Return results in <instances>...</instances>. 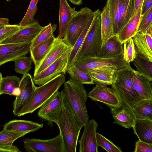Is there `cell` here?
<instances>
[{
    "instance_id": "cell-45",
    "label": "cell",
    "mask_w": 152,
    "mask_h": 152,
    "mask_svg": "<svg viewBox=\"0 0 152 152\" xmlns=\"http://www.w3.org/2000/svg\"><path fill=\"white\" fill-rule=\"evenodd\" d=\"M143 1V0H134V8L132 17L137 12L138 9L142 5Z\"/></svg>"
},
{
    "instance_id": "cell-9",
    "label": "cell",
    "mask_w": 152,
    "mask_h": 152,
    "mask_svg": "<svg viewBox=\"0 0 152 152\" xmlns=\"http://www.w3.org/2000/svg\"><path fill=\"white\" fill-rule=\"evenodd\" d=\"M72 48L64 52L59 58L35 76L33 80L35 84L40 86L61 74H65L69 56Z\"/></svg>"
},
{
    "instance_id": "cell-8",
    "label": "cell",
    "mask_w": 152,
    "mask_h": 152,
    "mask_svg": "<svg viewBox=\"0 0 152 152\" xmlns=\"http://www.w3.org/2000/svg\"><path fill=\"white\" fill-rule=\"evenodd\" d=\"M92 10L87 7H83L75 13L72 19L64 41L72 48L83 31Z\"/></svg>"
},
{
    "instance_id": "cell-12",
    "label": "cell",
    "mask_w": 152,
    "mask_h": 152,
    "mask_svg": "<svg viewBox=\"0 0 152 152\" xmlns=\"http://www.w3.org/2000/svg\"><path fill=\"white\" fill-rule=\"evenodd\" d=\"M31 75L29 73L23 75L19 87L20 92L13 102V113L17 116L18 114L31 98L36 88Z\"/></svg>"
},
{
    "instance_id": "cell-17",
    "label": "cell",
    "mask_w": 152,
    "mask_h": 152,
    "mask_svg": "<svg viewBox=\"0 0 152 152\" xmlns=\"http://www.w3.org/2000/svg\"><path fill=\"white\" fill-rule=\"evenodd\" d=\"M88 96L92 100L103 103L110 107H117L121 104L115 91L107 86L96 85Z\"/></svg>"
},
{
    "instance_id": "cell-42",
    "label": "cell",
    "mask_w": 152,
    "mask_h": 152,
    "mask_svg": "<svg viewBox=\"0 0 152 152\" xmlns=\"http://www.w3.org/2000/svg\"><path fill=\"white\" fill-rule=\"evenodd\" d=\"M134 152H152V144H149L140 140L135 144Z\"/></svg>"
},
{
    "instance_id": "cell-29",
    "label": "cell",
    "mask_w": 152,
    "mask_h": 152,
    "mask_svg": "<svg viewBox=\"0 0 152 152\" xmlns=\"http://www.w3.org/2000/svg\"><path fill=\"white\" fill-rule=\"evenodd\" d=\"M100 19L102 46L109 39L113 36L112 20L106 4L101 13Z\"/></svg>"
},
{
    "instance_id": "cell-19",
    "label": "cell",
    "mask_w": 152,
    "mask_h": 152,
    "mask_svg": "<svg viewBox=\"0 0 152 152\" xmlns=\"http://www.w3.org/2000/svg\"><path fill=\"white\" fill-rule=\"evenodd\" d=\"M115 66L107 67L87 71L96 85L107 86L112 85L115 81L116 72L119 69Z\"/></svg>"
},
{
    "instance_id": "cell-18",
    "label": "cell",
    "mask_w": 152,
    "mask_h": 152,
    "mask_svg": "<svg viewBox=\"0 0 152 152\" xmlns=\"http://www.w3.org/2000/svg\"><path fill=\"white\" fill-rule=\"evenodd\" d=\"M152 27L145 32L138 31L132 38L137 54L152 61Z\"/></svg>"
},
{
    "instance_id": "cell-16",
    "label": "cell",
    "mask_w": 152,
    "mask_h": 152,
    "mask_svg": "<svg viewBox=\"0 0 152 152\" xmlns=\"http://www.w3.org/2000/svg\"><path fill=\"white\" fill-rule=\"evenodd\" d=\"M71 48L67 45L62 39H59L58 37H55L48 52L38 65L35 67L34 76L43 71Z\"/></svg>"
},
{
    "instance_id": "cell-5",
    "label": "cell",
    "mask_w": 152,
    "mask_h": 152,
    "mask_svg": "<svg viewBox=\"0 0 152 152\" xmlns=\"http://www.w3.org/2000/svg\"><path fill=\"white\" fill-rule=\"evenodd\" d=\"M106 4L112 20L113 35H117L132 17L134 0H107Z\"/></svg>"
},
{
    "instance_id": "cell-44",
    "label": "cell",
    "mask_w": 152,
    "mask_h": 152,
    "mask_svg": "<svg viewBox=\"0 0 152 152\" xmlns=\"http://www.w3.org/2000/svg\"><path fill=\"white\" fill-rule=\"evenodd\" d=\"M19 150L15 146L11 145L0 147V152H19Z\"/></svg>"
},
{
    "instance_id": "cell-37",
    "label": "cell",
    "mask_w": 152,
    "mask_h": 152,
    "mask_svg": "<svg viewBox=\"0 0 152 152\" xmlns=\"http://www.w3.org/2000/svg\"><path fill=\"white\" fill-rule=\"evenodd\" d=\"M123 45L124 58L127 63L130 64L134 61L137 55L132 38L127 40Z\"/></svg>"
},
{
    "instance_id": "cell-2",
    "label": "cell",
    "mask_w": 152,
    "mask_h": 152,
    "mask_svg": "<svg viewBox=\"0 0 152 152\" xmlns=\"http://www.w3.org/2000/svg\"><path fill=\"white\" fill-rule=\"evenodd\" d=\"M134 70L130 64L128 63L125 67L118 70L115 81L111 85L118 96L121 104L132 109L142 100L135 90L132 83Z\"/></svg>"
},
{
    "instance_id": "cell-34",
    "label": "cell",
    "mask_w": 152,
    "mask_h": 152,
    "mask_svg": "<svg viewBox=\"0 0 152 152\" xmlns=\"http://www.w3.org/2000/svg\"><path fill=\"white\" fill-rule=\"evenodd\" d=\"M27 134L26 132L9 131L3 129L0 132V147L12 145L16 140Z\"/></svg>"
},
{
    "instance_id": "cell-10",
    "label": "cell",
    "mask_w": 152,
    "mask_h": 152,
    "mask_svg": "<svg viewBox=\"0 0 152 152\" xmlns=\"http://www.w3.org/2000/svg\"><path fill=\"white\" fill-rule=\"evenodd\" d=\"M63 106L61 93L57 91L40 106L37 115L52 126L59 118Z\"/></svg>"
},
{
    "instance_id": "cell-26",
    "label": "cell",
    "mask_w": 152,
    "mask_h": 152,
    "mask_svg": "<svg viewBox=\"0 0 152 152\" xmlns=\"http://www.w3.org/2000/svg\"><path fill=\"white\" fill-rule=\"evenodd\" d=\"M132 128L139 140L152 144V120L136 118Z\"/></svg>"
},
{
    "instance_id": "cell-13",
    "label": "cell",
    "mask_w": 152,
    "mask_h": 152,
    "mask_svg": "<svg viewBox=\"0 0 152 152\" xmlns=\"http://www.w3.org/2000/svg\"><path fill=\"white\" fill-rule=\"evenodd\" d=\"M32 42L0 44V66L25 56L30 52Z\"/></svg>"
},
{
    "instance_id": "cell-32",
    "label": "cell",
    "mask_w": 152,
    "mask_h": 152,
    "mask_svg": "<svg viewBox=\"0 0 152 152\" xmlns=\"http://www.w3.org/2000/svg\"><path fill=\"white\" fill-rule=\"evenodd\" d=\"M133 62L137 71L152 79V61L143 56L137 55Z\"/></svg>"
},
{
    "instance_id": "cell-31",
    "label": "cell",
    "mask_w": 152,
    "mask_h": 152,
    "mask_svg": "<svg viewBox=\"0 0 152 152\" xmlns=\"http://www.w3.org/2000/svg\"><path fill=\"white\" fill-rule=\"evenodd\" d=\"M132 110L136 118L152 120V98L142 99Z\"/></svg>"
},
{
    "instance_id": "cell-43",
    "label": "cell",
    "mask_w": 152,
    "mask_h": 152,
    "mask_svg": "<svg viewBox=\"0 0 152 152\" xmlns=\"http://www.w3.org/2000/svg\"><path fill=\"white\" fill-rule=\"evenodd\" d=\"M152 7V0H143L141 10V16Z\"/></svg>"
},
{
    "instance_id": "cell-14",
    "label": "cell",
    "mask_w": 152,
    "mask_h": 152,
    "mask_svg": "<svg viewBox=\"0 0 152 152\" xmlns=\"http://www.w3.org/2000/svg\"><path fill=\"white\" fill-rule=\"evenodd\" d=\"M20 29L13 35L4 40L0 44L17 43L32 42L43 26L34 20L28 24L20 26Z\"/></svg>"
},
{
    "instance_id": "cell-41",
    "label": "cell",
    "mask_w": 152,
    "mask_h": 152,
    "mask_svg": "<svg viewBox=\"0 0 152 152\" xmlns=\"http://www.w3.org/2000/svg\"><path fill=\"white\" fill-rule=\"evenodd\" d=\"M20 27L18 25H8L0 30V42L17 31Z\"/></svg>"
},
{
    "instance_id": "cell-49",
    "label": "cell",
    "mask_w": 152,
    "mask_h": 152,
    "mask_svg": "<svg viewBox=\"0 0 152 152\" xmlns=\"http://www.w3.org/2000/svg\"><path fill=\"white\" fill-rule=\"evenodd\" d=\"M6 25H0V30L3 28Z\"/></svg>"
},
{
    "instance_id": "cell-46",
    "label": "cell",
    "mask_w": 152,
    "mask_h": 152,
    "mask_svg": "<svg viewBox=\"0 0 152 152\" xmlns=\"http://www.w3.org/2000/svg\"><path fill=\"white\" fill-rule=\"evenodd\" d=\"M9 20L7 18H0V25H9Z\"/></svg>"
},
{
    "instance_id": "cell-27",
    "label": "cell",
    "mask_w": 152,
    "mask_h": 152,
    "mask_svg": "<svg viewBox=\"0 0 152 152\" xmlns=\"http://www.w3.org/2000/svg\"><path fill=\"white\" fill-rule=\"evenodd\" d=\"M43 124L25 120H14L10 121L4 126V129L9 131L26 132L35 131L43 127Z\"/></svg>"
},
{
    "instance_id": "cell-33",
    "label": "cell",
    "mask_w": 152,
    "mask_h": 152,
    "mask_svg": "<svg viewBox=\"0 0 152 152\" xmlns=\"http://www.w3.org/2000/svg\"><path fill=\"white\" fill-rule=\"evenodd\" d=\"M71 79H73L82 84H93L94 83L87 72H84L76 67L75 65L67 69Z\"/></svg>"
},
{
    "instance_id": "cell-24",
    "label": "cell",
    "mask_w": 152,
    "mask_h": 152,
    "mask_svg": "<svg viewBox=\"0 0 152 152\" xmlns=\"http://www.w3.org/2000/svg\"><path fill=\"white\" fill-rule=\"evenodd\" d=\"M123 44L117 35H114L109 39L101 46L96 57L111 58L117 56L123 53Z\"/></svg>"
},
{
    "instance_id": "cell-7",
    "label": "cell",
    "mask_w": 152,
    "mask_h": 152,
    "mask_svg": "<svg viewBox=\"0 0 152 152\" xmlns=\"http://www.w3.org/2000/svg\"><path fill=\"white\" fill-rule=\"evenodd\" d=\"M127 64L124 60L122 53L117 56L111 58L85 57L77 60L74 65L79 69L86 72L92 69L112 66L120 69L125 67Z\"/></svg>"
},
{
    "instance_id": "cell-28",
    "label": "cell",
    "mask_w": 152,
    "mask_h": 152,
    "mask_svg": "<svg viewBox=\"0 0 152 152\" xmlns=\"http://www.w3.org/2000/svg\"><path fill=\"white\" fill-rule=\"evenodd\" d=\"M54 35L40 43L35 47L30 48L31 57L36 67L44 58L50 49L55 40Z\"/></svg>"
},
{
    "instance_id": "cell-6",
    "label": "cell",
    "mask_w": 152,
    "mask_h": 152,
    "mask_svg": "<svg viewBox=\"0 0 152 152\" xmlns=\"http://www.w3.org/2000/svg\"><path fill=\"white\" fill-rule=\"evenodd\" d=\"M101 14L93 22L80 49L77 60L86 57L97 56L102 44Z\"/></svg>"
},
{
    "instance_id": "cell-36",
    "label": "cell",
    "mask_w": 152,
    "mask_h": 152,
    "mask_svg": "<svg viewBox=\"0 0 152 152\" xmlns=\"http://www.w3.org/2000/svg\"><path fill=\"white\" fill-rule=\"evenodd\" d=\"M15 70L23 75L28 73L31 68L32 61L31 57L21 56L15 60Z\"/></svg>"
},
{
    "instance_id": "cell-22",
    "label": "cell",
    "mask_w": 152,
    "mask_h": 152,
    "mask_svg": "<svg viewBox=\"0 0 152 152\" xmlns=\"http://www.w3.org/2000/svg\"><path fill=\"white\" fill-rule=\"evenodd\" d=\"M110 110L114 119L113 123L116 124L126 128L132 127L135 117L132 109L121 104L116 107H111Z\"/></svg>"
},
{
    "instance_id": "cell-23",
    "label": "cell",
    "mask_w": 152,
    "mask_h": 152,
    "mask_svg": "<svg viewBox=\"0 0 152 152\" xmlns=\"http://www.w3.org/2000/svg\"><path fill=\"white\" fill-rule=\"evenodd\" d=\"M152 79L134 70L132 81L134 87L142 99L152 98Z\"/></svg>"
},
{
    "instance_id": "cell-21",
    "label": "cell",
    "mask_w": 152,
    "mask_h": 152,
    "mask_svg": "<svg viewBox=\"0 0 152 152\" xmlns=\"http://www.w3.org/2000/svg\"><path fill=\"white\" fill-rule=\"evenodd\" d=\"M101 13L99 9L91 12L83 31L72 48L68 60L66 70L71 66L74 65L77 61L79 51L89 30L96 17Z\"/></svg>"
},
{
    "instance_id": "cell-40",
    "label": "cell",
    "mask_w": 152,
    "mask_h": 152,
    "mask_svg": "<svg viewBox=\"0 0 152 152\" xmlns=\"http://www.w3.org/2000/svg\"><path fill=\"white\" fill-rule=\"evenodd\" d=\"M151 27L152 7L141 16L137 32H145Z\"/></svg>"
},
{
    "instance_id": "cell-48",
    "label": "cell",
    "mask_w": 152,
    "mask_h": 152,
    "mask_svg": "<svg viewBox=\"0 0 152 152\" xmlns=\"http://www.w3.org/2000/svg\"><path fill=\"white\" fill-rule=\"evenodd\" d=\"M2 78V74L0 72V84H1V80Z\"/></svg>"
},
{
    "instance_id": "cell-11",
    "label": "cell",
    "mask_w": 152,
    "mask_h": 152,
    "mask_svg": "<svg viewBox=\"0 0 152 152\" xmlns=\"http://www.w3.org/2000/svg\"><path fill=\"white\" fill-rule=\"evenodd\" d=\"M24 146L27 152H64L62 138L60 134L48 140L26 138Z\"/></svg>"
},
{
    "instance_id": "cell-20",
    "label": "cell",
    "mask_w": 152,
    "mask_h": 152,
    "mask_svg": "<svg viewBox=\"0 0 152 152\" xmlns=\"http://www.w3.org/2000/svg\"><path fill=\"white\" fill-rule=\"evenodd\" d=\"M77 12L75 7H71L67 0H59V29L57 37L58 38H64L72 19Z\"/></svg>"
},
{
    "instance_id": "cell-15",
    "label": "cell",
    "mask_w": 152,
    "mask_h": 152,
    "mask_svg": "<svg viewBox=\"0 0 152 152\" xmlns=\"http://www.w3.org/2000/svg\"><path fill=\"white\" fill-rule=\"evenodd\" d=\"M98 124L94 119L88 121L84 126L82 136L79 141L80 152H97L96 131Z\"/></svg>"
},
{
    "instance_id": "cell-25",
    "label": "cell",
    "mask_w": 152,
    "mask_h": 152,
    "mask_svg": "<svg viewBox=\"0 0 152 152\" xmlns=\"http://www.w3.org/2000/svg\"><path fill=\"white\" fill-rule=\"evenodd\" d=\"M141 7L142 5L117 34L121 43L132 38L137 33L141 16Z\"/></svg>"
},
{
    "instance_id": "cell-1",
    "label": "cell",
    "mask_w": 152,
    "mask_h": 152,
    "mask_svg": "<svg viewBox=\"0 0 152 152\" xmlns=\"http://www.w3.org/2000/svg\"><path fill=\"white\" fill-rule=\"evenodd\" d=\"M64 83V88L61 92L64 106L83 127L89 121L86 105L88 94L83 84L73 79Z\"/></svg>"
},
{
    "instance_id": "cell-4",
    "label": "cell",
    "mask_w": 152,
    "mask_h": 152,
    "mask_svg": "<svg viewBox=\"0 0 152 152\" xmlns=\"http://www.w3.org/2000/svg\"><path fill=\"white\" fill-rule=\"evenodd\" d=\"M66 77L61 74L44 84L36 87L30 99L17 116L32 113L56 91L65 81Z\"/></svg>"
},
{
    "instance_id": "cell-50",
    "label": "cell",
    "mask_w": 152,
    "mask_h": 152,
    "mask_svg": "<svg viewBox=\"0 0 152 152\" xmlns=\"http://www.w3.org/2000/svg\"><path fill=\"white\" fill-rule=\"evenodd\" d=\"M6 0L7 1H10L11 0Z\"/></svg>"
},
{
    "instance_id": "cell-39",
    "label": "cell",
    "mask_w": 152,
    "mask_h": 152,
    "mask_svg": "<svg viewBox=\"0 0 152 152\" xmlns=\"http://www.w3.org/2000/svg\"><path fill=\"white\" fill-rule=\"evenodd\" d=\"M97 142L99 146H101L109 152H122L121 149L98 132H96Z\"/></svg>"
},
{
    "instance_id": "cell-3",
    "label": "cell",
    "mask_w": 152,
    "mask_h": 152,
    "mask_svg": "<svg viewBox=\"0 0 152 152\" xmlns=\"http://www.w3.org/2000/svg\"><path fill=\"white\" fill-rule=\"evenodd\" d=\"M62 139L64 152H76L78 137L82 128L64 106L56 123Z\"/></svg>"
},
{
    "instance_id": "cell-35",
    "label": "cell",
    "mask_w": 152,
    "mask_h": 152,
    "mask_svg": "<svg viewBox=\"0 0 152 152\" xmlns=\"http://www.w3.org/2000/svg\"><path fill=\"white\" fill-rule=\"evenodd\" d=\"M57 28V25L50 23L43 28L32 42L31 48H33L40 43L54 35L53 33Z\"/></svg>"
},
{
    "instance_id": "cell-47",
    "label": "cell",
    "mask_w": 152,
    "mask_h": 152,
    "mask_svg": "<svg viewBox=\"0 0 152 152\" xmlns=\"http://www.w3.org/2000/svg\"><path fill=\"white\" fill-rule=\"evenodd\" d=\"M74 4L78 6L80 5L82 3V0H69Z\"/></svg>"
},
{
    "instance_id": "cell-30",
    "label": "cell",
    "mask_w": 152,
    "mask_h": 152,
    "mask_svg": "<svg viewBox=\"0 0 152 152\" xmlns=\"http://www.w3.org/2000/svg\"><path fill=\"white\" fill-rule=\"evenodd\" d=\"M20 81V79L15 76L2 77L0 84V95L7 94L17 96L19 95Z\"/></svg>"
},
{
    "instance_id": "cell-38",
    "label": "cell",
    "mask_w": 152,
    "mask_h": 152,
    "mask_svg": "<svg viewBox=\"0 0 152 152\" xmlns=\"http://www.w3.org/2000/svg\"><path fill=\"white\" fill-rule=\"evenodd\" d=\"M39 0H31L25 15L18 24L20 26H25L34 20V18L37 10V4Z\"/></svg>"
}]
</instances>
